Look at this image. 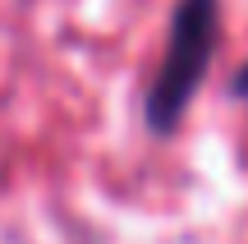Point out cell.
I'll use <instances>...</instances> for the list:
<instances>
[{
    "mask_svg": "<svg viewBox=\"0 0 248 244\" xmlns=\"http://www.w3.org/2000/svg\"><path fill=\"white\" fill-rule=\"evenodd\" d=\"M216 37H221V5L216 0H179L175 5L166 55H161V69L147 92V125L156 134H170L184 120L198 83L212 69Z\"/></svg>",
    "mask_w": 248,
    "mask_h": 244,
    "instance_id": "1",
    "label": "cell"
},
{
    "mask_svg": "<svg viewBox=\"0 0 248 244\" xmlns=\"http://www.w3.org/2000/svg\"><path fill=\"white\" fill-rule=\"evenodd\" d=\"M234 92H239V97H248V65L239 69V79H234Z\"/></svg>",
    "mask_w": 248,
    "mask_h": 244,
    "instance_id": "2",
    "label": "cell"
}]
</instances>
